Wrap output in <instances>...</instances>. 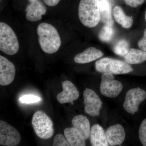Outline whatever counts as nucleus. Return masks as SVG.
Segmentation results:
<instances>
[{
	"label": "nucleus",
	"instance_id": "nucleus-4",
	"mask_svg": "<svg viewBox=\"0 0 146 146\" xmlns=\"http://www.w3.org/2000/svg\"><path fill=\"white\" fill-rule=\"evenodd\" d=\"M32 125L36 136L42 139H50L54 133L53 123L45 112L38 110L34 113Z\"/></svg>",
	"mask_w": 146,
	"mask_h": 146
},
{
	"label": "nucleus",
	"instance_id": "nucleus-7",
	"mask_svg": "<svg viewBox=\"0 0 146 146\" xmlns=\"http://www.w3.org/2000/svg\"><path fill=\"white\" fill-rule=\"evenodd\" d=\"M146 98V92L139 87L128 91L126 94L123 107L129 113L134 115L139 110V106Z\"/></svg>",
	"mask_w": 146,
	"mask_h": 146
},
{
	"label": "nucleus",
	"instance_id": "nucleus-19",
	"mask_svg": "<svg viewBox=\"0 0 146 146\" xmlns=\"http://www.w3.org/2000/svg\"><path fill=\"white\" fill-rule=\"evenodd\" d=\"M125 62L128 64H138L146 61V51L131 48L123 56Z\"/></svg>",
	"mask_w": 146,
	"mask_h": 146
},
{
	"label": "nucleus",
	"instance_id": "nucleus-10",
	"mask_svg": "<svg viewBox=\"0 0 146 146\" xmlns=\"http://www.w3.org/2000/svg\"><path fill=\"white\" fill-rule=\"evenodd\" d=\"M16 74V68L12 62L0 56V85L7 86L13 82Z\"/></svg>",
	"mask_w": 146,
	"mask_h": 146
},
{
	"label": "nucleus",
	"instance_id": "nucleus-28",
	"mask_svg": "<svg viewBox=\"0 0 146 146\" xmlns=\"http://www.w3.org/2000/svg\"><path fill=\"white\" fill-rule=\"evenodd\" d=\"M60 0H44L46 5L50 7H54L57 5Z\"/></svg>",
	"mask_w": 146,
	"mask_h": 146
},
{
	"label": "nucleus",
	"instance_id": "nucleus-12",
	"mask_svg": "<svg viewBox=\"0 0 146 146\" xmlns=\"http://www.w3.org/2000/svg\"><path fill=\"white\" fill-rule=\"evenodd\" d=\"M25 11L27 20L29 22H35L42 19V16L46 13L47 9L42 2L37 1L29 4Z\"/></svg>",
	"mask_w": 146,
	"mask_h": 146
},
{
	"label": "nucleus",
	"instance_id": "nucleus-23",
	"mask_svg": "<svg viewBox=\"0 0 146 146\" xmlns=\"http://www.w3.org/2000/svg\"><path fill=\"white\" fill-rule=\"evenodd\" d=\"M139 139L143 146H146V118L142 122L138 131Z\"/></svg>",
	"mask_w": 146,
	"mask_h": 146
},
{
	"label": "nucleus",
	"instance_id": "nucleus-17",
	"mask_svg": "<svg viewBox=\"0 0 146 146\" xmlns=\"http://www.w3.org/2000/svg\"><path fill=\"white\" fill-rule=\"evenodd\" d=\"M64 133L70 146H86V140L81 133L74 127L66 128L64 131Z\"/></svg>",
	"mask_w": 146,
	"mask_h": 146
},
{
	"label": "nucleus",
	"instance_id": "nucleus-2",
	"mask_svg": "<svg viewBox=\"0 0 146 146\" xmlns=\"http://www.w3.org/2000/svg\"><path fill=\"white\" fill-rule=\"evenodd\" d=\"M80 21L86 27H95L101 21L100 0H80L78 6Z\"/></svg>",
	"mask_w": 146,
	"mask_h": 146
},
{
	"label": "nucleus",
	"instance_id": "nucleus-16",
	"mask_svg": "<svg viewBox=\"0 0 146 146\" xmlns=\"http://www.w3.org/2000/svg\"><path fill=\"white\" fill-rule=\"evenodd\" d=\"M72 123L73 127L81 133L85 140L89 138L91 128L90 122L86 117L82 115L75 116L72 120Z\"/></svg>",
	"mask_w": 146,
	"mask_h": 146
},
{
	"label": "nucleus",
	"instance_id": "nucleus-22",
	"mask_svg": "<svg viewBox=\"0 0 146 146\" xmlns=\"http://www.w3.org/2000/svg\"><path fill=\"white\" fill-rule=\"evenodd\" d=\"M114 35V31L112 27L105 25L100 31L98 37L103 42H109L111 41Z\"/></svg>",
	"mask_w": 146,
	"mask_h": 146
},
{
	"label": "nucleus",
	"instance_id": "nucleus-29",
	"mask_svg": "<svg viewBox=\"0 0 146 146\" xmlns=\"http://www.w3.org/2000/svg\"><path fill=\"white\" fill-rule=\"evenodd\" d=\"M30 2H33L36 1H39V0H28Z\"/></svg>",
	"mask_w": 146,
	"mask_h": 146
},
{
	"label": "nucleus",
	"instance_id": "nucleus-20",
	"mask_svg": "<svg viewBox=\"0 0 146 146\" xmlns=\"http://www.w3.org/2000/svg\"><path fill=\"white\" fill-rule=\"evenodd\" d=\"M113 15L116 22L124 28L131 27L133 25L132 18L127 16L119 6L115 7L113 10Z\"/></svg>",
	"mask_w": 146,
	"mask_h": 146
},
{
	"label": "nucleus",
	"instance_id": "nucleus-25",
	"mask_svg": "<svg viewBox=\"0 0 146 146\" xmlns=\"http://www.w3.org/2000/svg\"><path fill=\"white\" fill-rule=\"evenodd\" d=\"M52 145L53 146H70L65 136L61 134H58L54 138Z\"/></svg>",
	"mask_w": 146,
	"mask_h": 146
},
{
	"label": "nucleus",
	"instance_id": "nucleus-13",
	"mask_svg": "<svg viewBox=\"0 0 146 146\" xmlns=\"http://www.w3.org/2000/svg\"><path fill=\"white\" fill-rule=\"evenodd\" d=\"M106 133L109 145H121L125 139V131L122 126L120 124L110 127Z\"/></svg>",
	"mask_w": 146,
	"mask_h": 146
},
{
	"label": "nucleus",
	"instance_id": "nucleus-5",
	"mask_svg": "<svg viewBox=\"0 0 146 146\" xmlns=\"http://www.w3.org/2000/svg\"><path fill=\"white\" fill-rule=\"evenodd\" d=\"M95 68L98 72L110 73L112 74H126L133 70L131 66L126 62L108 57L97 60Z\"/></svg>",
	"mask_w": 146,
	"mask_h": 146
},
{
	"label": "nucleus",
	"instance_id": "nucleus-14",
	"mask_svg": "<svg viewBox=\"0 0 146 146\" xmlns=\"http://www.w3.org/2000/svg\"><path fill=\"white\" fill-rule=\"evenodd\" d=\"M103 55V53L100 50L94 47H89L76 55L74 60L79 64H86L97 60Z\"/></svg>",
	"mask_w": 146,
	"mask_h": 146
},
{
	"label": "nucleus",
	"instance_id": "nucleus-11",
	"mask_svg": "<svg viewBox=\"0 0 146 146\" xmlns=\"http://www.w3.org/2000/svg\"><path fill=\"white\" fill-rule=\"evenodd\" d=\"M63 91L57 94L56 99L61 104L71 103L78 98L79 92L71 82L65 80L62 82Z\"/></svg>",
	"mask_w": 146,
	"mask_h": 146
},
{
	"label": "nucleus",
	"instance_id": "nucleus-27",
	"mask_svg": "<svg viewBox=\"0 0 146 146\" xmlns=\"http://www.w3.org/2000/svg\"><path fill=\"white\" fill-rule=\"evenodd\" d=\"M138 46L141 50L146 51V29L144 31L143 37L138 42Z\"/></svg>",
	"mask_w": 146,
	"mask_h": 146
},
{
	"label": "nucleus",
	"instance_id": "nucleus-15",
	"mask_svg": "<svg viewBox=\"0 0 146 146\" xmlns=\"http://www.w3.org/2000/svg\"><path fill=\"white\" fill-rule=\"evenodd\" d=\"M90 138L92 146L109 145L106 138V133L103 128L99 124L94 125L91 128Z\"/></svg>",
	"mask_w": 146,
	"mask_h": 146
},
{
	"label": "nucleus",
	"instance_id": "nucleus-6",
	"mask_svg": "<svg viewBox=\"0 0 146 146\" xmlns=\"http://www.w3.org/2000/svg\"><path fill=\"white\" fill-rule=\"evenodd\" d=\"M123 88L122 84L115 80L112 74H103L100 85V91L103 96L108 98H115L121 93Z\"/></svg>",
	"mask_w": 146,
	"mask_h": 146
},
{
	"label": "nucleus",
	"instance_id": "nucleus-9",
	"mask_svg": "<svg viewBox=\"0 0 146 146\" xmlns=\"http://www.w3.org/2000/svg\"><path fill=\"white\" fill-rule=\"evenodd\" d=\"M84 111L91 117L99 116L102 102L99 96L92 89L86 88L83 92Z\"/></svg>",
	"mask_w": 146,
	"mask_h": 146
},
{
	"label": "nucleus",
	"instance_id": "nucleus-3",
	"mask_svg": "<svg viewBox=\"0 0 146 146\" xmlns=\"http://www.w3.org/2000/svg\"><path fill=\"white\" fill-rule=\"evenodd\" d=\"M19 43L13 30L7 24L0 23V50L3 52L12 56L19 50Z\"/></svg>",
	"mask_w": 146,
	"mask_h": 146
},
{
	"label": "nucleus",
	"instance_id": "nucleus-24",
	"mask_svg": "<svg viewBox=\"0 0 146 146\" xmlns=\"http://www.w3.org/2000/svg\"><path fill=\"white\" fill-rule=\"evenodd\" d=\"M42 101L39 97L31 95H25L21 97L19 101L21 103L33 104Z\"/></svg>",
	"mask_w": 146,
	"mask_h": 146
},
{
	"label": "nucleus",
	"instance_id": "nucleus-26",
	"mask_svg": "<svg viewBox=\"0 0 146 146\" xmlns=\"http://www.w3.org/2000/svg\"><path fill=\"white\" fill-rule=\"evenodd\" d=\"M127 4L132 7H137L144 3L145 0H125Z\"/></svg>",
	"mask_w": 146,
	"mask_h": 146
},
{
	"label": "nucleus",
	"instance_id": "nucleus-18",
	"mask_svg": "<svg viewBox=\"0 0 146 146\" xmlns=\"http://www.w3.org/2000/svg\"><path fill=\"white\" fill-rule=\"evenodd\" d=\"M101 21L105 25L112 27L114 21L112 18L111 3L109 0H100Z\"/></svg>",
	"mask_w": 146,
	"mask_h": 146
},
{
	"label": "nucleus",
	"instance_id": "nucleus-1",
	"mask_svg": "<svg viewBox=\"0 0 146 146\" xmlns=\"http://www.w3.org/2000/svg\"><path fill=\"white\" fill-rule=\"evenodd\" d=\"M38 42L42 50L49 54L54 53L61 46V39L56 29L50 24L43 23L36 29Z\"/></svg>",
	"mask_w": 146,
	"mask_h": 146
},
{
	"label": "nucleus",
	"instance_id": "nucleus-30",
	"mask_svg": "<svg viewBox=\"0 0 146 146\" xmlns=\"http://www.w3.org/2000/svg\"><path fill=\"white\" fill-rule=\"evenodd\" d=\"M145 21L146 22V11H145Z\"/></svg>",
	"mask_w": 146,
	"mask_h": 146
},
{
	"label": "nucleus",
	"instance_id": "nucleus-8",
	"mask_svg": "<svg viewBox=\"0 0 146 146\" xmlns=\"http://www.w3.org/2000/svg\"><path fill=\"white\" fill-rule=\"evenodd\" d=\"M21 134L15 128L9 124L0 121V145L4 146H16L20 144Z\"/></svg>",
	"mask_w": 146,
	"mask_h": 146
},
{
	"label": "nucleus",
	"instance_id": "nucleus-21",
	"mask_svg": "<svg viewBox=\"0 0 146 146\" xmlns=\"http://www.w3.org/2000/svg\"><path fill=\"white\" fill-rule=\"evenodd\" d=\"M112 49L116 54L124 56L127 54L130 49L128 42L125 39H121L115 43Z\"/></svg>",
	"mask_w": 146,
	"mask_h": 146
}]
</instances>
